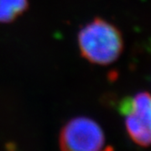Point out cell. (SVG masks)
Segmentation results:
<instances>
[{"label": "cell", "mask_w": 151, "mask_h": 151, "mask_svg": "<svg viewBox=\"0 0 151 151\" xmlns=\"http://www.w3.org/2000/svg\"><path fill=\"white\" fill-rule=\"evenodd\" d=\"M78 45L84 58L92 64L106 66L120 57L124 40L116 26L96 17L79 30Z\"/></svg>", "instance_id": "6da1fadb"}, {"label": "cell", "mask_w": 151, "mask_h": 151, "mask_svg": "<svg viewBox=\"0 0 151 151\" xmlns=\"http://www.w3.org/2000/svg\"><path fill=\"white\" fill-rule=\"evenodd\" d=\"M119 110L129 137L138 146H151V94L139 92L126 98Z\"/></svg>", "instance_id": "7a4b0ae2"}, {"label": "cell", "mask_w": 151, "mask_h": 151, "mask_svg": "<svg viewBox=\"0 0 151 151\" xmlns=\"http://www.w3.org/2000/svg\"><path fill=\"white\" fill-rule=\"evenodd\" d=\"M58 142L60 148L68 151H98L105 146V134L92 118L77 116L62 127Z\"/></svg>", "instance_id": "3957f363"}, {"label": "cell", "mask_w": 151, "mask_h": 151, "mask_svg": "<svg viewBox=\"0 0 151 151\" xmlns=\"http://www.w3.org/2000/svg\"><path fill=\"white\" fill-rule=\"evenodd\" d=\"M28 0H0V23H11L28 8Z\"/></svg>", "instance_id": "277c9868"}]
</instances>
